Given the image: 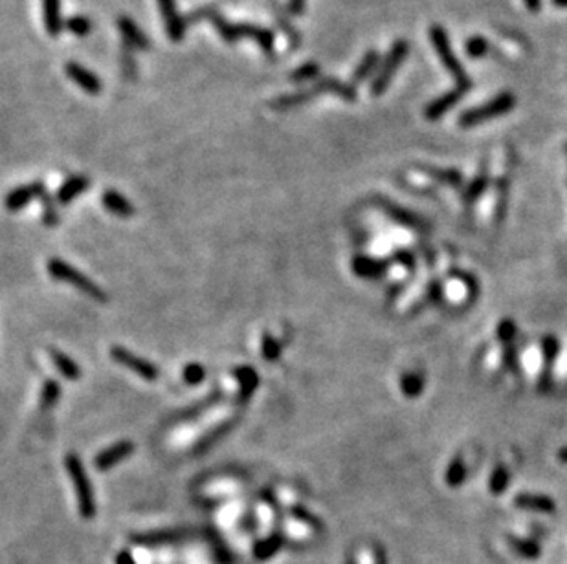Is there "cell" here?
I'll list each match as a JSON object with an SVG mask.
<instances>
[{"mask_svg": "<svg viewBox=\"0 0 567 564\" xmlns=\"http://www.w3.org/2000/svg\"><path fill=\"white\" fill-rule=\"evenodd\" d=\"M186 24L191 26L198 21H208L217 28L218 35L223 37L226 43H237L240 39H253L263 48V52L266 55L274 57V33L268 28L258 26V24H248V22H228L226 18L221 15V11L213 8V6H202L196 8L193 11H189L184 17Z\"/></svg>", "mask_w": 567, "mask_h": 564, "instance_id": "6da1fadb", "label": "cell"}, {"mask_svg": "<svg viewBox=\"0 0 567 564\" xmlns=\"http://www.w3.org/2000/svg\"><path fill=\"white\" fill-rule=\"evenodd\" d=\"M516 104V96L512 92H503L499 96L492 97L490 101H487L484 104H479L476 109L467 110L465 114H461L459 117V125L462 129H472V126H477L484 121H490L494 117L505 116V114L511 112L514 109Z\"/></svg>", "mask_w": 567, "mask_h": 564, "instance_id": "7a4b0ae2", "label": "cell"}, {"mask_svg": "<svg viewBox=\"0 0 567 564\" xmlns=\"http://www.w3.org/2000/svg\"><path fill=\"white\" fill-rule=\"evenodd\" d=\"M48 271L53 278L68 282L70 286L78 288L79 291H83L85 295L92 297V299L97 300V303H105L107 300L105 291L101 290L97 284H94L90 278L85 277L81 271H78L74 266L66 264V262L61 261V259H52V261L48 262Z\"/></svg>", "mask_w": 567, "mask_h": 564, "instance_id": "3957f363", "label": "cell"}, {"mask_svg": "<svg viewBox=\"0 0 567 564\" xmlns=\"http://www.w3.org/2000/svg\"><path fill=\"white\" fill-rule=\"evenodd\" d=\"M430 39H432L433 48H435L437 55H439L441 63L445 65V68L448 70L450 74L454 75L457 87L468 88V90H470L472 88L470 75L465 72V68L461 66L459 59L455 57L454 50L450 48V40H448V35H446L445 28L432 26V30H430Z\"/></svg>", "mask_w": 567, "mask_h": 564, "instance_id": "277c9868", "label": "cell"}, {"mask_svg": "<svg viewBox=\"0 0 567 564\" xmlns=\"http://www.w3.org/2000/svg\"><path fill=\"white\" fill-rule=\"evenodd\" d=\"M66 471L70 474L72 482H74L75 487V495H78V502H79V511L85 519H92L94 513H96V502H94V493H92V486L90 480L85 474V469L81 465V460H79L78 455H68L66 456Z\"/></svg>", "mask_w": 567, "mask_h": 564, "instance_id": "5b68a950", "label": "cell"}, {"mask_svg": "<svg viewBox=\"0 0 567 564\" xmlns=\"http://www.w3.org/2000/svg\"><path fill=\"white\" fill-rule=\"evenodd\" d=\"M408 52H410V46H408V43L404 39L397 40V43L393 44L391 50H389L388 57L384 59V65L380 66L378 74H376V77L373 79V85H371V94L375 97L382 96L386 92V88L389 87V83H391L393 75L397 74V70L401 68L402 61L406 59Z\"/></svg>", "mask_w": 567, "mask_h": 564, "instance_id": "8992f818", "label": "cell"}, {"mask_svg": "<svg viewBox=\"0 0 567 564\" xmlns=\"http://www.w3.org/2000/svg\"><path fill=\"white\" fill-rule=\"evenodd\" d=\"M110 356H112V359L116 361V363H120V365L125 367V369L132 370V372L138 374L140 378L147 379V381H154V379H158L157 367H154L153 363H149V361L142 359L140 356L132 354V352H129L127 348L112 347Z\"/></svg>", "mask_w": 567, "mask_h": 564, "instance_id": "52a82bcc", "label": "cell"}, {"mask_svg": "<svg viewBox=\"0 0 567 564\" xmlns=\"http://www.w3.org/2000/svg\"><path fill=\"white\" fill-rule=\"evenodd\" d=\"M158 8L161 11V17L166 21V30L169 39L173 43H180L186 35V21H184V15L179 13V8H176V0H158Z\"/></svg>", "mask_w": 567, "mask_h": 564, "instance_id": "ba28073f", "label": "cell"}, {"mask_svg": "<svg viewBox=\"0 0 567 564\" xmlns=\"http://www.w3.org/2000/svg\"><path fill=\"white\" fill-rule=\"evenodd\" d=\"M65 72L79 88H83L87 94H90V96H97V94L103 90V85H101L100 77H97L94 72H90V70H87L85 66L79 65V63L68 61L65 65Z\"/></svg>", "mask_w": 567, "mask_h": 564, "instance_id": "9c48e42d", "label": "cell"}, {"mask_svg": "<svg viewBox=\"0 0 567 564\" xmlns=\"http://www.w3.org/2000/svg\"><path fill=\"white\" fill-rule=\"evenodd\" d=\"M44 196H46V187L41 182H33L30 185H21L14 189V191H9L4 204L8 211H18V209L30 204L33 198L43 200Z\"/></svg>", "mask_w": 567, "mask_h": 564, "instance_id": "30bf717a", "label": "cell"}, {"mask_svg": "<svg viewBox=\"0 0 567 564\" xmlns=\"http://www.w3.org/2000/svg\"><path fill=\"white\" fill-rule=\"evenodd\" d=\"M468 88H461V87H455L454 90L446 92L445 96L437 97V99H433L432 103L428 104L426 107V117L428 119H439V117L445 116L446 112H448L450 109H454L455 104L459 103V101L462 99V96L467 94Z\"/></svg>", "mask_w": 567, "mask_h": 564, "instance_id": "8fae6325", "label": "cell"}, {"mask_svg": "<svg viewBox=\"0 0 567 564\" xmlns=\"http://www.w3.org/2000/svg\"><path fill=\"white\" fill-rule=\"evenodd\" d=\"M132 451H134V443L132 442L114 443V445H110L109 449H105V451L100 452V455L96 456L94 465H96V469H100V471H105V469H110L116 464H120V462H122L125 456L131 455Z\"/></svg>", "mask_w": 567, "mask_h": 564, "instance_id": "7c38bea8", "label": "cell"}, {"mask_svg": "<svg viewBox=\"0 0 567 564\" xmlns=\"http://www.w3.org/2000/svg\"><path fill=\"white\" fill-rule=\"evenodd\" d=\"M118 28L123 35L125 46L131 50H149L151 43L145 37L144 31L136 26V22L129 17H120L118 18Z\"/></svg>", "mask_w": 567, "mask_h": 564, "instance_id": "4fadbf2b", "label": "cell"}, {"mask_svg": "<svg viewBox=\"0 0 567 564\" xmlns=\"http://www.w3.org/2000/svg\"><path fill=\"white\" fill-rule=\"evenodd\" d=\"M322 92H319V88L312 87L309 88V90H302L297 92V94H288V96H281L277 97V99H274L270 103V107L274 110H290V109H297V107H302V104L309 103V101H312L314 97H318Z\"/></svg>", "mask_w": 567, "mask_h": 564, "instance_id": "5bb4252c", "label": "cell"}, {"mask_svg": "<svg viewBox=\"0 0 567 564\" xmlns=\"http://www.w3.org/2000/svg\"><path fill=\"white\" fill-rule=\"evenodd\" d=\"M44 26L52 37H59L65 28V21L61 17V0H43Z\"/></svg>", "mask_w": 567, "mask_h": 564, "instance_id": "9a60e30c", "label": "cell"}, {"mask_svg": "<svg viewBox=\"0 0 567 564\" xmlns=\"http://www.w3.org/2000/svg\"><path fill=\"white\" fill-rule=\"evenodd\" d=\"M101 202L107 207V211H110L116 217L129 218L134 215V205L125 196L120 195L118 191H105L103 196H101Z\"/></svg>", "mask_w": 567, "mask_h": 564, "instance_id": "2e32d148", "label": "cell"}, {"mask_svg": "<svg viewBox=\"0 0 567 564\" xmlns=\"http://www.w3.org/2000/svg\"><path fill=\"white\" fill-rule=\"evenodd\" d=\"M88 185H90V180L85 178V176H72V178H68L61 187H59L55 200L63 205L70 204L72 200H74L79 192H83L85 189H88Z\"/></svg>", "mask_w": 567, "mask_h": 564, "instance_id": "e0dca14e", "label": "cell"}, {"mask_svg": "<svg viewBox=\"0 0 567 564\" xmlns=\"http://www.w3.org/2000/svg\"><path fill=\"white\" fill-rule=\"evenodd\" d=\"M235 376L240 383V399L246 401L259 385L258 372H255L252 367H239V369L235 370Z\"/></svg>", "mask_w": 567, "mask_h": 564, "instance_id": "ac0fdd59", "label": "cell"}, {"mask_svg": "<svg viewBox=\"0 0 567 564\" xmlns=\"http://www.w3.org/2000/svg\"><path fill=\"white\" fill-rule=\"evenodd\" d=\"M378 63H380L378 52H375V50L367 52L366 55L362 57L360 65H358L356 70L353 72V83L358 85V83H362V81H366V79L373 74V70L378 66Z\"/></svg>", "mask_w": 567, "mask_h": 564, "instance_id": "d6986e66", "label": "cell"}, {"mask_svg": "<svg viewBox=\"0 0 567 564\" xmlns=\"http://www.w3.org/2000/svg\"><path fill=\"white\" fill-rule=\"evenodd\" d=\"M52 359L55 363V367L59 369V372L68 379H79L81 378V369L78 367L74 359H70L68 356H65L63 352H52Z\"/></svg>", "mask_w": 567, "mask_h": 564, "instance_id": "ffe728a7", "label": "cell"}, {"mask_svg": "<svg viewBox=\"0 0 567 564\" xmlns=\"http://www.w3.org/2000/svg\"><path fill=\"white\" fill-rule=\"evenodd\" d=\"M65 28L70 33L78 35V37H87L88 33L92 31V22L90 18L85 17V15H74L68 21H65Z\"/></svg>", "mask_w": 567, "mask_h": 564, "instance_id": "44dd1931", "label": "cell"}, {"mask_svg": "<svg viewBox=\"0 0 567 564\" xmlns=\"http://www.w3.org/2000/svg\"><path fill=\"white\" fill-rule=\"evenodd\" d=\"M281 544H283V538L277 537V535H274V537L266 538V541H261V543L255 544V550H253V553H255V557H258V559H268V557L274 555L275 551H280Z\"/></svg>", "mask_w": 567, "mask_h": 564, "instance_id": "7402d4cb", "label": "cell"}, {"mask_svg": "<svg viewBox=\"0 0 567 564\" xmlns=\"http://www.w3.org/2000/svg\"><path fill=\"white\" fill-rule=\"evenodd\" d=\"M445 295L450 303H461V300H465V297L468 295L467 284L462 281H459V278L448 281L445 284Z\"/></svg>", "mask_w": 567, "mask_h": 564, "instance_id": "603a6c76", "label": "cell"}, {"mask_svg": "<svg viewBox=\"0 0 567 564\" xmlns=\"http://www.w3.org/2000/svg\"><path fill=\"white\" fill-rule=\"evenodd\" d=\"M59 396H61V386H59V383L48 379V381L44 383L43 392H41V407L50 408L52 405L57 403Z\"/></svg>", "mask_w": 567, "mask_h": 564, "instance_id": "cb8c5ba5", "label": "cell"}, {"mask_svg": "<svg viewBox=\"0 0 567 564\" xmlns=\"http://www.w3.org/2000/svg\"><path fill=\"white\" fill-rule=\"evenodd\" d=\"M318 74L319 66L316 63H305V65L300 66L290 74V81L292 83H305V81H312V79L318 77Z\"/></svg>", "mask_w": 567, "mask_h": 564, "instance_id": "d4e9b609", "label": "cell"}, {"mask_svg": "<svg viewBox=\"0 0 567 564\" xmlns=\"http://www.w3.org/2000/svg\"><path fill=\"white\" fill-rule=\"evenodd\" d=\"M465 48H467V55H470L472 59H481L489 53L490 44L483 37H470L465 44Z\"/></svg>", "mask_w": 567, "mask_h": 564, "instance_id": "484cf974", "label": "cell"}, {"mask_svg": "<svg viewBox=\"0 0 567 564\" xmlns=\"http://www.w3.org/2000/svg\"><path fill=\"white\" fill-rule=\"evenodd\" d=\"M261 350H263V356H265V359H268V361L280 359V356H281L280 343H277V341H275L270 334L263 335Z\"/></svg>", "mask_w": 567, "mask_h": 564, "instance_id": "4316f807", "label": "cell"}, {"mask_svg": "<svg viewBox=\"0 0 567 564\" xmlns=\"http://www.w3.org/2000/svg\"><path fill=\"white\" fill-rule=\"evenodd\" d=\"M206 378V370L204 367L198 365V363H191L184 369V381L188 385H198L201 381H204Z\"/></svg>", "mask_w": 567, "mask_h": 564, "instance_id": "83f0119b", "label": "cell"}, {"mask_svg": "<svg viewBox=\"0 0 567 564\" xmlns=\"http://www.w3.org/2000/svg\"><path fill=\"white\" fill-rule=\"evenodd\" d=\"M524 367L529 374H538L536 370L540 369V354H538L536 347L529 348L524 354Z\"/></svg>", "mask_w": 567, "mask_h": 564, "instance_id": "f1b7e54d", "label": "cell"}, {"mask_svg": "<svg viewBox=\"0 0 567 564\" xmlns=\"http://www.w3.org/2000/svg\"><path fill=\"white\" fill-rule=\"evenodd\" d=\"M519 506H525V508H534V509H553L549 500L546 499H532V497H521L518 500Z\"/></svg>", "mask_w": 567, "mask_h": 564, "instance_id": "f546056e", "label": "cell"}, {"mask_svg": "<svg viewBox=\"0 0 567 564\" xmlns=\"http://www.w3.org/2000/svg\"><path fill=\"white\" fill-rule=\"evenodd\" d=\"M122 63H123V70H125L127 77L134 79V75H136L134 59H132V55H131V48H127V46H123Z\"/></svg>", "mask_w": 567, "mask_h": 564, "instance_id": "4dcf8cb0", "label": "cell"}, {"mask_svg": "<svg viewBox=\"0 0 567 564\" xmlns=\"http://www.w3.org/2000/svg\"><path fill=\"white\" fill-rule=\"evenodd\" d=\"M305 8H307V0H288V11L292 15H296V17L305 13Z\"/></svg>", "mask_w": 567, "mask_h": 564, "instance_id": "1f68e13d", "label": "cell"}, {"mask_svg": "<svg viewBox=\"0 0 567 564\" xmlns=\"http://www.w3.org/2000/svg\"><path fill=\"white\" fill-rule=\"evenodd\" d=\"M514 544L518 548H516V550L519 551V553H524V555H527V557H536L538 553H540V550H538L536 546H534V544H527V543H518V541H514Z\"/></svg>", "mask_w": 567, "mask_h": 564, "instance_id": "d6a6232c", "label": "cell"}, {"mask_svg": "<svg viewBox=\"0 0 567 564\" xmlns=\"http://www.w3.org/2000/svg\"><path fill=\"white\" fill-rule=\"evenodd\" d=\"M525 8L531 11V13H538L541 9V0H524Z\"/></svg>", "mask_w": 567, "mask_h": 564, "instance_id": "836d02e7", "label": "cell"}, {"mask_svg": "<svg viewBox=\"0 0 567 564\" xmlns=\"http://www.w3.org/2000/svg\"><path fill=\"white\" fill-rule=\"evenodd\" d=\"M116 564H134V560H132L131 553H127V551H122L118 557H116Z\"/></svg>", "mask_w": 567, "mask_h": 564, "instance_id": "e575fe53", "label": "cell"}, {"mask_svg": "<svg viewBox=\"0 0 567 564\" xmlns=\"http://www.w3.org/2000/svg\"><path fill=\"white\" fill-rule=\"evenodd\" d=\"M554 8H567V0H551Z\"/></svg>", "mask_w": 567, "mask_h": 564, "instance_id": "d590c367", "label": "cell"}, {"mask_svg": "<svg viewBox=\"0 0 567 564\" xmlns=\"http://www.w3.org/2000/svg\"><path fill=\"white\" fill-rule=\"evenodd\" d=\"M560 456H562V460H563V462H567V451H562V452H560Z\"/></svg>", "mask_w": 567, "mask_h": 564, "instance_id": "8d00e7d4", "label": "cell"}, {"mask_svg": "<svg viewBox=\"0 0 567 564\" xmlns=\"http://www.w3.org/2000/svg\"><path fill=\"white\" fill-rule=\"evenodd\" d=\"M376 563H378V564H384V559H380V557H378V560H376Z\"/></svg>", "mask_w": 567, "mask_h": 564, "instance_id": "74e56055", "label": "cell"}]
</instances>
